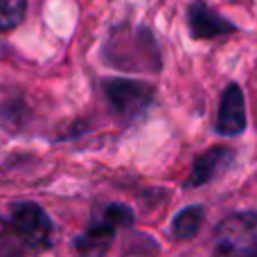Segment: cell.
<instances>
[{"label":"cell","instance_id":"6da1fadb","mask_svg":"<svg viewBox=\"0 0 257 257\" xmlns=\"http://www.w3.org/2000/svg\"><path fill=\"white\" fill-rule=\"evenodd\" d=\"M52 221L36 203H16L0 226V257H25L52 246Z\"/></svg>","mask_w":257,"mask_h":257},{"label":"cell","instance_id":"7a4b0ae2","mask_svg":"<svg viewBox=\"0 0 257 257\" xmlns=\"http://www.w3.org/2000/svg\"><path fill=\"white\" fill-rule=\"evenodd\" d=\"M133 221V212L126 205L111 203L106 208L97 210L90 221V226L75 239V246L84 257L104 255L113 244L117 226H128Z\"/></svg>","mask_w":257,"mask_h":257},{"label":"cell","instance_id":"3957f363","mask_svg":"<svg viewBox=\"0 0 257 257\" xmlns=\"http://www.w3.org/2000/svg\"><path fill=\"white\" fill-rule=\"evenodd\" d=\"M214 257H257V212L232 214L219 223Z\"/></svg>","mask_w":257,"mask_h":257},{"label":"cell","instance_id":"277c9868","mask_svg":"<svg viewBox=\"0 0 257 257\" xmlns=\"http://www.w3.org/2000/svg\"><path fill=\"white\" fill-rule=\"evenodd\" d=\"M104 95L113 111L122 117H138L154 102V88L145 81L131 79H108L104 84Z\"/></svg>","mask_w":257,"mask_h":257},{"label":"cell","instance_id":"5b68a950","mask_svg":"<svg viewBox=\"0 0 257 257\" xmlns=\"http://www.w3.org/2000/svg\"><path fill=\"white\" fill-rule=\"evenodd\" d=\"M187 21H190V30L194 39H217V36L230 34L237 27L223 16H219L212 7L203 3V0H194L187 12Z\"/></svg>","mask_w":257,"mask_h":257},{"label":"cell","instance_id":"8992f818","mask_svg":"<svg viewBox=\"0 0 257 257\" xmlns=\"http://www.w3.org/2000/svg\"><path fill=\"white\" fill-rule=\"evenodd\" d=\"M217 128L223 136H239L246 128V104L244 93L237 84H228V88L221 95V106H219Z\"/></svg>","mask_w":257,"mask_h":257},{"label":"cell","instance_id":"52a82bcc","mask_svg":"<svg viewBox=\"0 0 257 257\" xmlns=\"http://www.w3.org/2000/svg\"><path fill=\"white\" fill-rule=\"evenodd\" d=\"M230 160H232V151L228 147H212L210 151H205L203 156L196 158L194 167H192V176L187 178V185L196 187V185H203V183L212 181L214 174L226 167Z\"/></svg>","mask_w":257,"mask_h":257},{"label":"cell","instance_id":"ba28073f","mask_svg":"<svg viewBox=\"0 0 257 257\" xmlns=\"http://www.w3.org/2000/svg\"><path fill=\"white\" fill-rule=\"evenodd\" d=\"M203 208L201 205H192V208H185L183 212L176 214L172 223V235L174 239H192V237L199 232L201 221H203Z\"/></svg>","mask_w":257,"mask_h":257},{"label":"cell","instance_id":"9c48e42d","mask_svg":"<svg viewBox=\"0 0 257 257\" xmlns=\"http://www.w3.org/2000/svg\"><path fill=\"white\" fill-rule=\"evenodd\" d=\"M27 12V0H0V32H9L21 25Z\"/></svg>","mask_w":257,"mask_h":257}]
</instances>
